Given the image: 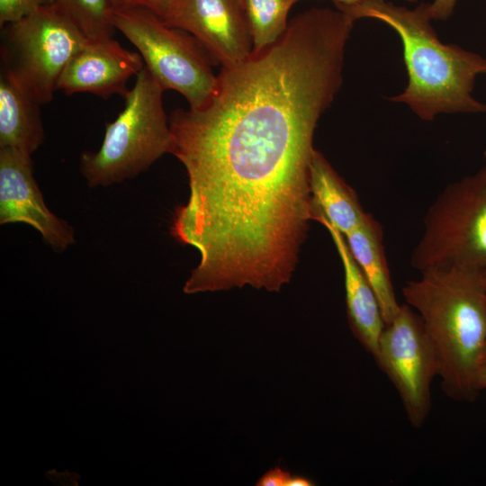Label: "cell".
Returning <instances> with one entry per match:
<instances>
[{"instance_id":"1","label":"cell","mask_w":486,"mask_h":486,"mask_svg":"<svg viewBox=\"0 0 486 486\" xmlns=\"http://www.w3.org/2000/svg\"><path fill=\"white\" fill-rule=\"evenodd\" d=\"M335 7L355 22H382L399 35L408 82L388 101L406 104L427 122L440 114L486 113V104L472 94L476 78L486 75V57L442 42L431 23L429 3L408 8L385 0H360Z\"/></svg>"},{"instance_id":"2","label":"cell","mask_w":486,"mask_h":486,"mask_svg":"<svg viewBox=\"0 0 486 486\" xmlns=\"http://www.w3.org/2000/svg\"><path fill=\"white\" fill-rule=\"evenodd\" d=\"M402 287L435 348L443 392L472 401L486 345V273L472 267L432 268Z\"/></svg>"},{"instance_id":"3","label":"cell","mask_w":486,"mask_h":486,"mask_svg":"<svg viewBox=\"0 0 486 486\" xmlns=\"http://www.w3.org/2000/svg\"><path fill=\"white\" fill-rule=\"evenodd\" d=\"M165 90L144 66L123 96L124 107L105 124L97 151H84L79 169L88 186H108L134 178L166 153L174 139L163 106Z\"/></svg>"},{"instance_id":"4","label":"cell","mask_w":486,"mask_h":486,"mask_svg":"<svg viewBox=\"0 0 486 486\" xmlns=\"http://www.w3.org/2000/svg\"><path fill=\"white\" fill-rule=\"evenodd\" d=\"M410 265L419 273L450 266L486 273V163L447 184L431 203Z\"/></svg>"},{"instance_id":"5","label":"cell","mask_w":486,"mask_h":486,"mask_svg":"<svg viewBox=\"0 0 486 486\" xmlns=\"http://www.w3.org/2000/svg\"><path fill=\"white\" fill-rule=\"evenodd\" d=\"M112 19L164 90L180 93L191 109L202 107L212 96L218 83L212 58L191 34L143 8L115 7Z\"/></svg>"},{"instance_id":"6","label":"cell","mask_w":486,"mask_h":486,"mask_svg":"<svg viewBox=\"0 0 486 486\" xmlns=\"http://www.w3.org/2000/svg\"><path fill=\"white\" fill-rule=\"evenodd\" d=\"M88 39L56 4L1 27V69L41 105L50 102L64 69Z\"/></svg>"},{"instance_id":"7","label":"cell","mask_w":486,"mask_h":486,"mask_svg":"<svg viewBox=\"0 0 486 486\" xmlns=\"http://www.w3.org/2000/svg\"><path fill=\"white\" fill-rule=\"evenodd\" d=\"M397 390L406 415L421 427L431 409V384L438 376L437 356L418 314L402 304L385 325L373 356Z\"/></svg>"},{"instance_id":"8","label":"cell","mask_w":486,"mask_h":486,"mask_svg":"<svg viewBox=\"0 0 486 486\" xmlns=\"http://www.w3.org/2000/svg\"><path fill=\"white\" fill-rule=\"evenodd\" d=\"M25 223L55 251L75 243L74 230L51 212L33 176L32 155L0 148V223Z\"/></svg>"},{"instance_id":"9","label":"cell","mask_w":486,"mask_h":486,"mask_svg":"<svg viewBox=\"0 0 486 486\" xmlns=\"http://www.w3.org/2000/svg\"><path fill=\"white\" fill-rule=\"evenodd\" d=\"M164 22L191 34L222 68L243 62L253 51L240 0H177Z\"/></svg>"},{"instance_id":"10","label":"cell","mask_w":486,"mask_h":486,"mask_svg":"<svg viewBox=\"0 0 486 486\" xmlns=\"http://www.w3.org/2000/svg\"><path fill=\"white\" fill-rule=\"evenodd\" d=\"M144 62L139 52L123 48L113 37L88 39L69 61L58 82V90L68 95L89 93L103 99L122 97L130 77Z\"/></svg>"},{"instance_id":"11","label":"cell","mask_w":486,"mask_h":486,"mask_svg":"<svg viewBox=\"0 0 486 486\" xmlns=\"http://www.w3.org/2000/svg\"><path fill=\"white\" fill-rule=\"evenodd\" d=\"M329 233L342 263L349 327L365 351L374 356L385 327L377 297L354 258L344 235L325 220H318Z\"/></svg>"},{"instance_id":"12","label":"cell","mask_w":486,"mask_h":486,"mask_svg":"<svg viewBox=\"0 0 486 486\" xmlns=\"http://www.w3.org/2000/svg\"><path fill=\"white\" fill-rule=\"evenodd\" d=\"M311 220H325L344 236L356 228L367 213L356 191L315 150L310 169Z\"/></svg>"},{"instance_id":"13","label":"cell","mask_w":486,"mask_h":486,"mask_svg":"<svg viewBox=\"0 0 486 486\" xmlns=\"http://www.w3.org/2000/svg\"><path fill=\"white\" fill-rule=\"evenodd\" d=\"M40 104L0 71V148L32 155L44 140Z\"/></svg>"},{"instance_id":"14","label":"cell","mask_w":486,"mask_h":486,"mask_svg":"<svg viewBox=\"0 0 486 486\" xmlns=\"http://www.w3.org/2000/svg\"><path fill=\"white\" fill-rule=\"evenodd\" d=\"M344 237L377 297L386 325L395 318L400 304L396 299L385 256L382 228L367 213L364 220Z\"/></svg>"},{"instance_id":"15","label":"cell","mask_w":486,"mask_h":486,"mask_svg":"<svg viewBox=\"0 0 486 486\" xmlns=\"http://www.w3.org/2000/svg\"><path fill=\"white\" fill-rule=\"evenodd\" d=\"M300 0H240L253 41V51L276 42L288 26V14Z\"/></svg>"},{"instance_id":"16","label":"cell","mask_w":486,"mask_h":486,"mask_svg":"<svg viewBox=\"0 0 486 486\" xmlns=\"http://www.w3.org/2000/svg\"><path fill=\"white\" fill-rule=\"evenodd\" d=\"M56 4L76 23L87 39L113 37L114 0H57Z\"/></svg>"},{"instance_id":"17","label":"cell","mask_w":486,"mask_h":486,"mask_svg":"<svg viewBox=\"0 0 486 486\" xmlns=\"http://www.w3.org/2000/svg\"><path fill=\"white\" fill-rule=\"evenodd\" d=\"M57 0H0V27L17 22Z\"/></svg>"},{"instance_id":"18","label":"cell","mask_w":486,"mask_h":486,"mask_svg":"<svg viewBox=\"0 0 486 486\" xmlns=\"http://www.w3.org/2000/svg\"><path fill=\"white\" fill-rule=\"evenodd\" d=\"M177 0H114L115 7H138L150 11L163 21L172 14Z\"/></svg>"},{"instance_id":"19","label":"cell","mask_w":486,"mask_h":486,"mask_svg":"<svg viewBox=\"0 0 486 486\" xmlns=\"http://www.w3.org/2000/svg\"><path fill=\"white\" fill-rule=\"evenodd\" d=\"M291 473L280 467L267 471L256 483L257 486H286Z\"/></svg>"},{"instance_id":"20","label":"cell","mask_w":486,"mask_h":486,"mask_svg":"<svg viewBox=\"0 0 486 486\" xmlns=\"http://www.w3.org/2000/svg\"><path fill=\"white\" fill-rule=\"evenodd\" d=\"M457 0H433L429 11L434 21H446L454 13Z\"/></svg>"},{"instance_id":"21","label":"cell","mask_w":486,"mask_h":486,"mask_svg":"<svg viewBox=\"0 0 486 486\" xmlns=\"http://www.w3.org/2000/svg\"><path fill=\"white\" fill-rule=\"evenodd\" d=\"M313 482L301 475H291L286 486H311Z\"/></svg>"},{"instance_id":"22","label":"cell","mask_w":486,"mask_h":486,"mask_svg":"<svg viewBox=\"0 0 486 486\" xmlns=\"http://www.w3.org/2000/svg\"><path fill=\"white\" fill-rule=\"evenodd\" d=\"M477 384L479 391L486 390V362L482 363L478 372Z\"/></svg>"},{"instance_id":"23","label":"cell","mask_w":486,"mask_h":486,"mask_svg":"<svg viewBox=\"0 0 486 486\" xmlns=\"http://www.w3.org/2000/svg\"><path fill=\"white\" fill-rule=\"evenodd\" d=\"M334 2V4H355L360 0H332ZM408 2H411V3H414L418 0H407Z\"/></svg>"},{"instance_id":"24","label":"cell","mask_w":486,"mask_h":486,"mask_svg":"<svg viewBox=\"0 0 486 486\" xmlns=\"http://www.w3.org/2000/svg\"><path fill=\"white\" fill-rule=\"evenodd\" d=\"M486 362V345L483 350L482 358V364Z\"/></svg>"},{"instance_id":"25","label":"cell","mask_w":486,"mask_h":486,"mask_svg":"<svg viewBox=\"0 0 486 486\" xmlns=\"http://www.w3.org/2000/svg\"><path fill=\"white\" fill-rule=\"evenodd\" d=\"M485 2H486V0H485Z\"/></svg>"}]
</instances>
